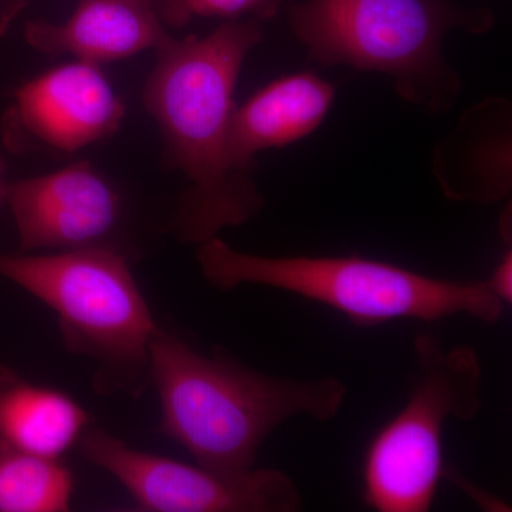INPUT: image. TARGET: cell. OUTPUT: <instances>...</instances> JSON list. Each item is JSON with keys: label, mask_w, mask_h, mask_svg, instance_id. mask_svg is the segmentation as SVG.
<instances>
[{"label": "cell", "mask_w": 512, "mask_h": 512, "mask_svg": "<svg viewBox=\"0 0 512 512\" xmlns=\"http://www.w3.org/2000/svg\"><path fill=\"white\" fill-rule=\"evenodd\" d=\"M262 39L258 20H231L156 50L143 103L160 128L165 163L190 184L170 222L183 244L200 245L264 210L254 173L235 164L229 144L239 73Z\"/></svg>", "instance_id": "obj_1"}, {"label": "cell", "mask_w": 512, "mask_h": 512, "mask_svg": "<svg viewBox=\"0 0 512 512\" xmlns=\"http://www.w3.org/2000/svg\"><path fill=\"white\" fill-rule=\"evenodd\" d=\"M150 383L165 436L195 463L221 471L254 468L262 444L293 417L335 419L346 386L335 376L289 379L256 372L224 349L212 356L158 329L150 346Z\"/></svg>", "instance_id": "obj_2"}, {"label": "cell", "mask_w": 512, "mask_h": 512, "mask_svg": "<svg viewBox=\"0 0 512 512\" xmlns=\"http://www.w3.org/2000/svg\"><path fill=\"white\" fill-rule=\"evenodd\" d=\"M289 8V26L323 66L386 74L412 106L441 113L463 92V80L443 55L444 39L463 30L493 29L485 8L448 0H305Z\"/></svg>", "instance_id": "obj_3"}, {"label": "cell", "mask_w": 512, "mask_h": 512, "mask_svg": "<svg viewBox=\"0 0 512 512\" xmlns=\"http://www.w3.org/2000/svg\"><path fill=\"white\" fill-rule=\"evenodd\" d=\"M202 278L221 292L241 285L268 286L329 306L359 328L397 319L473 316L493 325L505 305L485 281L433 278L403 266L360 256H262L214 237L197 245Z\"/></svg>", "instance_id": "obj_4"}, {"label": "cell", "mask_w": 512, "mask_h": 512, "mask_svg": "<svg viewBox=\"0 0 512 512\" xmlns=\"http://www.w3.org/2000/svg\"><path fill=\"white\" fill-rule=\"evenodd\" d=\"M0 278L55 312L64 348L92 360L97 392L138 397L146 390L160 328L126 256L110 247L0 254Z\"/></svg>", "instance_id": "obj_5"}, {"label": "cell", "mask_w": 512, "mask_h": 512, "mask_svg": "<svg viewBox=\"0 0 512 512\" xmlns=\"http://www.w3.org/2000/svg\"><path fill=\"white\" fill-rule=\"evenodd\" d=\"M409 399L370 441L363 457L362 500L377 512L430 510L446 468L448 419L473 420L483 409V367L476 349L444 350L430 332L413 340Z\"/></svg>", "instance_id": "obj_6"}, {"label": "cell", "mask_w": 512, "mask_h": 512, "mask_svg": "<svg viewBox=\"0 0 512 512\" xmlns=\"http://www.w3.org/2000/svg\"><path fill=\"white\" fill-rule=\"evenodd\" d=\"M93 466L109 473L151 512H296L302 498L291 477L274 468L221 471L128 446L87 427L77 443Z\"/></svg>", "instance_id": "obj_7"}, {"label": "cell", "mask_w": 512, "mask_h": 512, "mask_svg": "<svg viewBox=\"0 0 512 512\" xmlns=\"http://www.w3.org/2000/svg\"><path fill=\"white\" fill-rule=\"evenodd\" d=\"M124 104L100 66L63 64L13 94L6 133L16 147L69 156L119 130Z\"/></svg>", "instance_id": "obj_8"}, {"label": "cell", "mask_w": 512, "mask_h": 512, "mask_svg": "<svg viewBox=\"0 0 512 512\" xmlns=\"http://www.w3.org/2000/svg\"><path fill=\"white\" fill-rule=\"evenodd\" d=\"M5 204L20 252L109 247L121 215L119 192L87 161L6 184Z\"/></svg>", "instance_id": "obj_9"}, {"label": "cell", "mask_w": 512, "mask_h": 512, "mask_svg": "<svg viewBox=\"0 0 512 512\" xmlns=\"http://www.w3.org/2000/svg\"><path fill=\"white\" fill-rule=\"evenodd\" d=\"M431 171L447 200L478 205L510 200L511 100L490 96L464 111L434 147Z\"/></svg>", "instance_id": "obj_10"}, {"label": "cell", "mask_w": 512, "mask_h": 512, "mask_svg": "<svg viewBox=\"0 0 512 512\" xmlns=\"http://www.w3.org/2000/svg\"><path fill=\"white\" fill-rule=\"evenodd\" d=\"M30 46L101 66L163 46L170 35L151 0H79L63 23L29 22Z\"/></svg>", "instance_id": "obj_11"}, {"label": "cell", "mask_w": 512, "mask_h": 512, "mask_svg": "<svg viewBox=\"0 0 512 512\" xmlns=\"http://www.w3.org/2000/svg\"><path fill=\"white\" fill-rule=\"evenodd\" d=\"M335 97L332 83L309 72L266 84L235 107L229 138L235 164L254 173L256 154L308 137L325 121Z\"/></svg>", "instance_id": "obj_12"}, {"label": "cell", "mask_w": 512, "mask_h": 512, "mask_svg": "<svg viewBox=\"0 0 512 512\" xmlns=\"http://www.w3.org/2000/svg\"><path fill=\"white\" fill-rule=\"evenodd\" d=\"M87 427L90 414L69 394L0 365V454L62 458Z\"/></svg>", "instance_id": "obj_13"}, {"label": "cell", "mask_w": 512, "mask_h": 512, "mask_svg": "<svg viewBox=\"0 0 512 512\" xmlns=\"http://www.w3.org/2000/svg\"><path fill=\"white\" fill-rule=\"evenodd\" d=\"M74 478L60 458L0 454V512L69 511Z\"/></svg>", "instance_id": "obj_14"}, {"label": "cell", "mask_w": 512, "mask_h": 512, "mask_svg": "<svg viewBox=\"0 0 512 512\" xmlns=\"http://www.w3.org/2000/svg\"><path fill=\"white\" fill-rule=\"evenodd\" d=\"M164 25H187L192 18L261 20L274 18L295 0H151Z\"/></svg>", "instance_id": "obj_15"}, {"label": "cell", "mask_w": 512, "mask_h": 512, "mask_svg": "<svg viewBox=\"0 0 512 512\" xmlns=\"http://www.w3.org/2000/svg\"><path fill=\"white\" fill-rule=\"evenodd\" d=\"M488 289L500 299L504 305L512 303V251L505 249L500 261L497 262L490 278L484 279Z\"/></svg>", "instance_id": "obj_16"}, {"label": "cell", "mask_w": 512, "mask_h": 512, "mask_svg": "<svg viewBox=\"0 0 512 512\" xmlns=\"http://www.w3.org/2000/svg\"><path fill=\"white\" fill-rule=\"evenodd\" d=\"M26 0H0V36L9 28L10 22L18 16Z\"/></svg>", "instance_id": "obj_17"}, {"label": "cell", "mask_w": 512, "mask_h": 512, "mask_svg": "<svg viewBox=\"0 0 512 512\" xmlns=\"http://www.w3.org/2000/svg\"><path fill=\"white\" fill-rule=\"evenodd\" d=\"M3 173H5V165H3L2 157H0V205L5 202L6 183Z\"/></svg>", "instance_id": "obj_18"}]
</instances>
